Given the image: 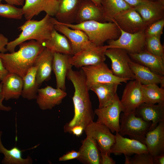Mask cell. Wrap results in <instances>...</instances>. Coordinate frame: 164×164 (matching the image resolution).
<instances>
[{
	"mask_svg": "<svg viewBox=\"0 0 164 164\" xmlns=\"http://www.w3.org/2000/svg\"><path fill=\"white\" fill-rule=\"evenodd\" d=\"M67 77L72 82L74 88L72 98L74 115L64 127V132H69L72 127L77 125L81 126L85 129L93 121L95 114L93 110L85 77L82 70L76 71L71 68L68 71Z\"/></svg>",
	"mask_w": 164,
	"mask_h": 164,
	"instance_id": "obj_1",
	"label": "cell"
},
{
	"mask_svg": "<svg viewBox=\"0 0 164 164\" xmlns=\"http://www.w3.org/2000/svg\"><path fill=\"white\" fill-rule=\"evenodd\" d=\"M19 45V49L16 52L0 53V58L9 72L16 73L23 78L34 66L36 57L45 47L34 40L24 42Z\"/></svg>",
	"mask_w": 164,
	"mask_h": 164,
	"instance_id": "obj_2",
	"label": "cell"
},
{
	"mask_svg": "<svg viewBox=\"0 0 164 164\" xmlns=\"http://www.w3.org/2000/svg\"><path fill=\"white\" fill-rule=\"evenodd\" d=\"M57 20L48 14L39 21L27 20L18 29L22 31L15 39L8 43L6 48L10 53L15 52L16 47L27 40H34L40 43L49 39Z\"/></svg>",
	"mask_w": 164,
	"mask_h": 164,
	"instance_id": "obj_3",
	"label": "cell"
},
{
	"mask_svg": "<svg viewBox=\"0 0 164 164\" xmlns=\"http://www.w3.org/2000/svg\"><path fill=\"white\" fill-rule=\"evenodd\" d=\"M61 23L71 29L83 31L87 36L90 41L97 46L103 45L107 40L116 39L121 34L119 27L114 22L91 20L78 24Z\"/></svg>",
	"mask_w": 164,
	"mask_h": 164,
	"instance_id": "obj_4",
	"label": "cell"
},
{
	"mask_svg": "<svg viewBox=\"0 0 164 164\" xmlns=\"http://www.w3.org/2000/svg\"><path fill=\"white\" fill-rule=\"evenodd\" d=\"M119 133L122 135H128L131 138L143 143L147 133L151 130L152 122L136 116L135 112L120 115Z\"/></svg>",
	"mask_w": 164,
	"mask_h": 164,
	"instance_id": "obj_5",
	"label": "cell"
},
{
	"mask_svg": "<svg viewBox=\"0 0 164 164\" xmlns=\"http://www.w3.org/2000/svg\"><path fill=\"white\" fill-rule=\"evenodd\" d=\"M86 78V83L89 91L94 84L113 83L119 85L121 83H127L129 80L118 77L115 76L104 62L98 64L81 67Z\"/></svg>",
	"mask_w": 164,
	"mask_h": 164,
	"instance_id": "obj_6",
	"label": "cell"
},
{
	"mask_svg": "<svg viewBox=\"0 0 164 164\" xmlns=\"http://www.w3.org/2000/svg\"><path fill=\"white\" fill-rule=\"evenodd\" d=\"M105 55L111 60V70L115 76L129 80H135L129 66L132 59L126 50L119 48H109L106 50Z\"/></svg>",
	"mask_w": 164,
	"mask_h": 164,
	"instance_id": "obj_7",
	"label": "cell"
},
{
	"mask_svg": "<svg viewBox=\"0 0 164 164\" xmlns=\"http://www.w3.org/2000/svg\"><path fill=\"white\" fill-rule=\"evenodd\" d=\"M120 29L121 34L119 37L115 40H108V45L109 48L122 49L126 50L129 54L138 53L146 49V37L145 29L136 33H130Z\"/></svg>",
	"mask_w": 164,
	"mask_h": 164,
	"instance_id": "obj_8",
	"label": "cell"
},
{
	"mask_svg": "<svg viewBox=\"0 0 164 164\" xmlns=\"http://www.w3.org/2000/svg\"><path fill=\"white\" fill-rule=\"evenodd\" d=\"M108 45L97 46L92 43L90 46L71 56L70 63L76 68L94 65L104 62L106 60L105 51Z\"/></svg>",
	"mask_w": 164,
	"mask_h": 164,
	"instance_id": "obj_9",
	"label": "cell"
},
{
	"mask_svg": "<svg viewBox=\"0 0 164 164\" xmlns=\"http://www.w3.org/2000/svg\"><path fill=\"white\" fill-rule=\"evenodd\" d=\"M94 111L98 117L96 122L106 126L112 133L119 132L120 114L123 108L118 95L109 104L98 108Z\"/></svg>",
	"mask_w": 164,
	"mask_h": 164,
	"instance_id": "obj_10",
	"label": "cell"
},
{
	"mask_svg": "<svg viewBox=\"0 0 164 164\" xmlns=\"http://www.w3.org/2000/svg\"><path fill=\"white\" fill-rule=\"evenodd\" d=\"M84 131L87 137L96 142L101 153L110 155L111 148L115 142V136L108 128L93 121L86 127Z\"/></svg>",
	"mask_w": 164,
	"mask_h": 164,
	"instance_id": "obj_11",
	"label": "cell"
},
{
	"mask_svg": "<svg viewBox=\"0 0 164 164\" xmlns=\"http://www.w3.org/2000/svg\"><path fill=\"white\" fill-rule=\"evenodd\" d=\"M123 108L122 112H135L136 109L144 103L142 84L136 80H131L127 83L120 100Z\"/></svg>",
	"mask_w": 164,
	"mask_h": 164,
	"instance_id": "obj_12",
	"label": "cell"
},
{
	"mask_svg": "<svg viewBox=\"0 0 164 164\" xmlns=\"http://www.w3.org/2000/svg\"><path fill=\"white\" fill-rule=\"evenodd\" d=\"M113 22L123 31L130 33L138 32L146 28L141 16L134 7L118 13L114 17Z\"/></svg>",
	"mask_w": 164,
	"mask_h": 164,
	"instance_id": "obj_13",
	"label": "cell"
},
{
	"mask_svg": "<svg viewBox=\"0 0 164 164\" xmlns=\"http://www.w3.org/2000/svg\"><path fill=\"white\" fill-rule=\"evenodd\" d=\"M59 0H25L22 8L26 20L31 19L42 12L53 16L57 12Z\"/></svg>",
	"mask_w": 164,
	"mask_h": 164,
	"instance_id": "obj_14",
	"label": "cell"
},
{
	"mask_svg": "<svg viewBox=\"0 0 164 164\" xmlns=\"http://www.w3.org/2000/svg\"><path fill=\"white\" fill-rule=\"evenodd\" d=\"M115 136V142L111 148V153L130 155L149 153L146 146L142 142L134 139L124 137L118 132H116Z\"/></svg>",
	"mask_w": 164,
	"mask_h": 164,
	"instance_id": "obj_15",
	"label": "cell"
},
{
	"mask_svg": "<svg viewBox=\"0 0 164 164\" xmlns=\"http://www.w3.org/2000/svg\"><path fill=\"white\" fill-rule=\"evenodd\" d=\"M54 28L68 39L71 46L73 55L93 43L90 41L87 36L83 31L71 29L58 21Z\"/></svg>",
	"mask_w": 164,
	"mask_h": 164,
	"instance_id": "obj_16",
	"label": "cell"
},
{
	"mask_svg": "<svg viewBox=\"0 0 164 164\" xmlns=\"http://www.w3.org/2000/svg\"><path fill=\"white\" fill-rule=\"evenodd\" d=\"M67 95L65 91L47 86L43 88H38L36 103L42 110H51L60 104Z\"/></svg>",
	"mask_w": 164,
	"mask_h": 164,
	"instance_id": "obj_17",
	"label": "cell"
},
{
	"mask_svg": "<svg viewBox=\"0 0 164 164\" xmlns=\"http://www.w3.org/2000/svg\"><path fill=\"white\" fill-rule=\"evenodd\" d=\"M134 7L141 16L146 27L153 22L164 19V2L146 0Z\"/></svg>",
	"mask_w": 164,
	"mask_h": 164,
	"instance_id": "obj_18",
	"label": "cell"
},
{
	"mask_svg": "<svg viewBox=\"0 0 164 164\" xmlns=\"http://www.w3.org/2000/svg\"><path fill=\"white\" fill-rule=\"evenodd\" d=\"M136 116L152 122L151 130L164 121V103L149 104L143 103L135 110Z\"/></svg>",
	"mask_w": 164,
	"mask_h": 164,
	"instance_id": "obj_19",
	"label": "cell"
},
{
	"mask_svg": "<svg viewBox=\"0 0 164 164\" xmlns=\"http://www.w3.org/2000/svg\"><path fill=\"white\" fill-rule=\"evenodd\" d=\"M143 143L152 156L164 153V121L147 133Z\"/></svg>",
	"mask_w": 164,
	"mask_h": 164,
	"instance_id": "obj_20",
	"label": "cell"
},
{
	"mask_svg": "<svg viewBox=\"0 0 164 164\" xmlns=\"http://www.w3.org/2000/svg\"><path fill=\"white\" fill-rule=\"evenodd\" d=\"M53 53L45 47L35 60L34 66L37 67L36 78L39 87L43 82L47 80L50 77Z\"/></svg>",
	"mask_w": 164,
	"mask_h": 164,
	"instance_id": "obj_21",
	"label": "cell"
},
{
	"mask_svg": "<svg viewBox=\"0 0 164 164\" xmlns=\"http://www.w3.org/2000/svg\"><path fill=\"white\" fill-rule=\"evenodd\" d=\"M129 55L134 61L156 73L164 75V58L155 55L146 49L138 53Z\"/></svg>",
	"mask_w": 164,
	"mask_h": 164,
	"instance_id": "obj_22",
	"label": "cell"
},
{
	"mask_svg": "<svg viewBox=\"0 0 164 164\" xmlns=\"http://www.w3.org/2000/svg\"><path fill=\"white\" fill-rule=\"evenodd\" d=\"M71 55L59 53H53L52 70L56 77V88L65 91L66 78L69 70L72 68L69 59Z\"/></svg>",
	"mask_w": 164,
	"mask_h": 164,
	"instance_id": "obj_23",
	"label": "cell"
},
{
	"mask_svg": "<svg viewBox=\"0 0 164 164\" xmlns=\"http://www.w3.org/2000/svg\"><path fill=\"white\" fill-rule=\"evenodd\" d=\"M77 159L85 164H101V153L96 142L88 137L82 141Z\"/></svg>",
	"mask_w": 164,
	"mask_h": 164,
	"instance_id": "obj_24",
	"label": "cell"
},
{
	"mask_svg": "<svg viewBox=\"0 0 164 164\" xmlns=\"http://www.w3.org/2000/svg\"><path fill=\"white\" fill-rule=\"evenodd\" d=\"M129 66L134 75L135 80L138 81L142 84H160L161 87H164V76L156 73L132 60L129 63Z\"/></svg>",
	"mask_w": 164,
	"mask_h": 164,
	"instance_id": "obj_25",
	"label": "cell"
},
{
	"mask_svg": "<svg viewBox=\"0 0 164 164\" xmlns=\"http://www.w3.org/2000/svg\"><path fill=\"white\" fill-rule=\"evenodd\" d=\"M91 20L104 22L102 6L97 5L90 0H83L79 9L75 22L78 24Z\"/></svg>",
	"mask_w": 164,
	"mask_h": 164,
	"instance_id": "obj_26",
	"label": "cell"
},
{
	"mask_svg": "<svg viewBox=\"0 0 164 164\" xmlns=\"http://www.w3.org/2000/svg\"><path fill=\"white\" fill-rule=\"evenodd\" d=\"M83 0H59L56 19L63 24L75 22L77 13Z\"/></svg>",
	"mask_w": 164,
	"mask_h": 164,
	"instance_id": "obj_27",
	"label": "cell"
},
{
	"mask_svg": "<svg viewBox=\"0 0 164 164\" xmlns=\"http://www.w3.org/2000/svg\"><path fill=\"white\" fill-rule=\"evenodd\" d=\"M1 81L4 100L17 99L21 96L23 81L20 76L9 72Z\"/></svg>",
	"mask_w": 164,
	"mask_h": 164,
	"instance_id": "obj_28",
	"label": "cell"
},
{
	"mask_svg": "<svg viewBox=\"0 0 164 164\" xmlns=\"http://www.w3.org/2000/svg\"><path fill=\"white\" fill-rule=\"evenodd\" d=\"M41 43L53 53L73 55L71 46L68 39L63 34L59 33L54 29L50 38Z\"/></svg>",
	"mask_w": 164,
	"mask_h": 164,
	"instance_id": "obj_29",
	"label": "cell"
},
{
	"mask_svg": "<svg viewBox=\"0 0 164 164\" xmlns=\"http://www.w3.org/2000/svg\"><path fill=\"white\" fill-rule=\"evenodd\" d=\"M119 85L116 83H103L92 85L90 90L97 95L99 100L98 108L106 106L110 104L117 95Z\"/></svg>",
	"mask_w": 164,
	"mask_h": 164,
	"instance_id": "obj_30",
	"label": "cell"
},
{
	"mask_svg": "<svg viewBox=\"0 0 164 164\" xmlns=\"http://www.w3.org/2000/svg\"><path fill=\"white\" fill-rule=\"evenodd\" d=\"M104 22H113L114 17L131 7L123 0H101Z\"/></svg>",
	"mask_w": 164,
	"mask_h": 164,
	"instance_id": "obj_31",
	"label": "cell"
},
{
	"mask_svg": "<svg viewBox=\"0 0 164 164\" xmlns=\"http://www.w3.org/2000/svg\"><path fill=\"white\" fill-rule=\"evenodd\" d=\"M2 131L0 132V153L3 154L4 157L2 163L5 164H31L33 160L28 156L26 159L22 157V152L23 150H20L15 146L10 149H7L3 145L1 137Z\"/></svg>",
	"mask_w": 164,
	"mask_h": 164,
	"instance_id": "obj_32",
	"label": "cell"
},
{
	"mask_svg": "<svg viewBox=\"0 0 164 164\" xmlns=\"http://www.w3.org/2000/svg\"><path fill=\"white\" fill-rule=\"evenodd\" d=\"M37 67L33 66L22 78V97L28 100L36 99L39 87L36 80Z\"/></svg>",
	"mask_w": 164,
	"mask_h": 164,
	"instance_id": "obj_33",
	"label": "cell"
},
{
	"mask_svg": "<svg viewBox=\"0 0 164 164\" xmlns=\"http://www.w3.org/2000/svg\"><path fill=\"white\" fill-rule=\"evenodd\" d=\"M144 103L149 104L164 103V89L158 84H142Z\"/></svg>",
	"mask_w": 164,
	"mask_h": 164,
	"instance_id": "obj_34",
	"label": "cell"
},
{
	"mask_svg": "<svg viewBox=\"0 0 164 164\" xmlns=\"http://www.w3.org/2000/svg\"><path fill=\"white\" fill-rule=\"evenodd\" d=\"M161 36L146 37L145 49L155 55L164 58V48L161 42Z\"/></svg>",
	"mask_w": 164,
	"mask_h": 164,
	"instance_id": "obj_35",
	"label": "cell"
},
{
	"mask_svg": "<svg viewBox=\"0 0 164 164\" xmlns=\"http://www.w3.org/2000/svg\"><path fill=\"white\" fill-rule=\"evenodd\" d=\"M23 15L22 9L8 3H0V16L9 19H21Z\"/></svg>",
	"mask_w": 164,
	"mask_h": 164,
	"instance_id": "obj_36",
	"label": "cell"
},
{
	"mask_svg": "<svg viewBox=\"0 0 164 164\" xmlns=\"http://www.w3.org/2000/svg\"><path fill=\"white\" fill-rule=\"evenodd\" d=\"M125 156V164H153V156L149 153L135 154L132 158Z\"/></svg>",
	"mask_w": 164,
	"mask_h": 164,
	"instance_id": "obj_37",
	"label": "cell"
},
{
	"mask_svg": "<svg viewBox=\"0 0 164 164\" xmlns=\"http://www.w3.org/2000/svg\"><path fill=\"white\" fill-rule=\"evenodd\" d=\"M164 26V19H162L148 26L145 29L146 37L161 36L163 33Z\"/></svg>",
	"mask_w": 164,
	"mask_h": 164,
	"instance_id": "obj_38",
	"label": "cell"
},
{
	"mask_svg": "<svg viewBox=\"0 0 164 164\" xmlns=\"http://www.w3.org/2000/svg\"><path fill=\"white\" fill-rule=\"evenodd\" d=\"M79 155L78 151L72 150L69 151L59 158L60 161H64L74 159H77Z\"/></svg>",
	"mask_w": 164,
	"mask_h": 164,
	"instance_id": "obj_39",
	"label": "cell"
},
{
	"mask_svg": "<svg viewBox=\"0 0 164 164\" xmlns=\"http://www.w3.org/2000/svg\"><path fill=\"white\" fill-rule=\"evenodd\" d=\"M4 100L2 84L0 83V110L6 111H9L12 110V108L10 106L4 105L3 104V101Z\"/></svg>",
	"mask_w": 164,
	"mask_h": 164,
	"instance_id": "obj_40",
	"label": "cell"
},
{
	"mask_svg": "<svg viewBox=\"0 0 164 164\" xmlns=\"http://www.w3.org/2000/svg\"><path fill=\"white\" fill-rule=\"evenodd\" d=\"M115 161L107 153H101V164H115Z\"/></svg>",
	"mask_w": 164,
	"mask_h": 164,
	"instance_id": "obj_41",
	"label": "cell"
},
{
	"mask_svg": "<svg viewBox=\"0 0 164 164\" xmlns=\"http://www.w3.org/2000/svg\"><path fill=\"white\" fill-rule=\"evenodd\" d=\"M8 38L0 33V53H5L7 51L5 47L8 43Z\"/></svg>",
	"mask_w": 164,
	"mask_h": 164,
	"instance_id": "obj_42",
	"label": "cell"
},
{
	"mask_svg": "<svg viewBox=\"0 0 164 164\" xmlns=\"http://www.w3.org/2000/svg\"><path fill=\"white\" fill-rule=\"evenodd\" d=\"M84 130V129L83 127L80 125H77L72 127L70 129L69 133L79 137L82 135Z\"/></svg>",
	"mask_w": 164,
	"mask_h": 164,
	"instance_id": "obj_43",
	"label": "cell"
},
{
	"mask_svg": "<svg viewBox=\"0 0 164 164\" xmlns=\"http://www.w3.org/2000/svg\"><path fill=\"white\" fill-rule=\"evenodd\" d=\"M153 164H164V153L153 156Z\"/></svg>",
	"mask_w": 164,
	"mask_h": 164,
	"instance_id": "obj_44",
	"label": "cell"
},
{
	"mask_svg": "<svg viewBox=\"0 0 164 164\" xmlns=\"http://www.w3.org/2000/svg\"><path fill=\"white\" fill-rule=\"evenodd\" d=\"M9 72L4 67L2 60L0 58V81H2L8 73Z\"/></svg>",
	"mask_w": 164,
	"mask_h": 164,
	"instance_id": "obj_45",
	"label": "cell"
},
{
	"mask_svg": "<svg viewBox=\"0 0 164 164\" xmlns=\"http://www.w3.org/2000/svg\"><path fill=\"white\" fill-rule=\"evenodd\" d=\"M130 5L132 7L136 6L142 2L146 0H123Z\"/></svg>",
	"mask_w": 164,
	"mask_h": 164,
	"instance_id": "obj_46",
	"label": "cell"
},
{
	"mask_svg": "<svg viewBox=\"0 0 164 164\" xmlns=\"http://www.w3.org/2000/svg\"><path fill=\"white\" fill-rule=\"evenodd\" d=\"M5 1L7 3L12 5H23L25 0H2Z\"/></svg>",
	"mask_w": 164,
	"mask_h": 164,
	"instance_id": "obj_47",
	"label": "cell"
},
{
	"mask_svg": "<svg viewBox=\"0 0 164 164\" xmlns=\"http://www.w3.org/2000/svg\"><path fill=\"white\" fill-rule=\"evenodd\" d=\"M94 2L96 5L99 6H101V0H90Z\"/></svg>",
	"mask_w": 164,
	"mask_h": 164,
	"instance_id": "obj_48",
	"label": "cell"
},
{
	"mask_svg": "<svg viewBox=\"0 0 164 164\" xmlns=\"http://www.w3.org/2000/svg\"><path fill=\"white\" fill-rule=\"evenodd\" d=\"M150 1H159L163 2H164V0H149Z\"/></svg>",
	"mask_w": 164,
	"mask_h": 164,
	"instance_id": "obj_49",
	"label": "cell"
},
{
	"mask_svg": "<svg viewBox=\"0 0 164 164\" xmlns=\"http://www.w3.org/2000/svg\"><path fill=\"white\" fill-rule=\"evenodd\" d=\"M2 0H0V3H1V2Z\"/></svg>",
	"mask_w": 164,
	"mask_h": 164,
	"instance_id": "obj_50",
	"label": "cell"
}]
</instances>
